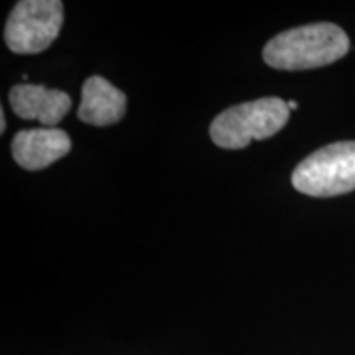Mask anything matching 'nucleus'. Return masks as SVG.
I'll return each mask as SVG.
<instances>
[{
	"label": "nucleus",
	"mask_w": 355,
	"mask_h": 355,
	"mask_svg": "<svg viewBox=\"0 0 355 355\" xmlns=\"http://www.w3.org/2000/svg\"><path fill=\"white\" fill-rule=\"evenodd\" d=\"M349 48V37L340 26L321 21L278 33L263 48V60L275 69H314L336 63Z\"/></svg>",
	"instance_id": "f257e3e1"
},
{
	"label": "nucleus",
	"mask_w": 355,
	"mask_h": 355,
	"mask_svg": "<svg viewBox=\"0 0 355 355\" xmlns=\"http://www.w3.org/2000/svg\"><path fill=\"white\" fill-rule=\"evenodd\" d=\"M291 110L279 97L243 102L220 112L212 121L209 133L217 146L241 150L252 140H265L286 125Z\"/></svg>",
	"instance_id": "f03ea898"
},
{
	"label": "nucleus",
	"mask_w": 355,
	"mask_h": 355,
	"mask_svg": "<svg viewBox=\"0 0 355 355\" xmlns=\"http://www.w3.org/2000/svg\"><path fill=\"white\" fill-rule=\"evenodd\" d=\"M296 191L314 198H331L355 189V141H336L316 150L295 168Z\"/></svg>",
	"instance_id": "7ed1b4c3"
},
{
	"label": "nucleus",
	"mask_w": 355,
	"mask_h": 355,
	"mask_svg": "<svg viewBox=\"0 0 355 355\" xmlns=\"http://www.w3.org/2000/svg\"><path fill=\"white\" fill-rule=\"evenodd\" d=\"M63 26V3L58 0H21L6 24L8 50L37 55L51 46Z\"/></svg>",
	"instance_id": "20e7f679"
},
{
	"label": "nucleus",
	"mask_w": 355,
	"mask_h": 355,
	"mask_svg": "<svg viewBox=\"0 0 355 355\" xmlns=\"http://www.w3.org/2000/svg\"><path fill=\"white\" fill-rule=\"evenodd\" d=\"M69 135L61 128H28L13 137L12 155L21 168L30 171L43 170L68 155Z\"/></svg>",
	"instance_id": "39448f33"
},
{
	"label": "nucleus",
	"mask_w": 355,
	"mask_h": 355,
	"mask_svg": "<svg viewBox=\"0 0 355 355\" xmlns=\"http://www.w3.org/2000/svg\"><path fill=\"white\" fill-rule=\"evenodd\" d=\"M13 112L25 121H38L48 128L63 121L71 109V97L60 89L42 84H19L8 96Z\"/></svg>",
	"instance_id": "423d86ee"
},
{
	"label": "nucleus",
	"mask_w": 355,
	"mask_h": 355,
	"mask_svg": "<svg viewBox=\"0 0 355 355\" xmlns=\"http://www.w3.org/2000/svg\"><path fill=\"white\" fill-rule=\"evenodd\" d=\"M127 96L102 76L86 79L78 117L96 127L114 125L125 115Z\"/></svg>",
	"instance_id": "0eeeda50"
},
{
	"label": "nucleus",
	"mask_w": 355,
	"mask_h": 355,
	"mask_svg": "<svg viewBox=\"0 0 355 355\" xmlns=\"http://www.w3.org/2000/svg\"><path fill=\"white\" fill-rule=\"evenodd\" d=\"M0 123H2V125H0V132L3 133V132H6V127H7L6 125V123H7L6 122V114H3V110H0Z\"/></svg>",
	"instance_id": "6e6552de"
},
{
	"label": "nucleus",
	"mask_w": 355,
	"mask_h": 355,
	"mask_svg": "<svg viewBox=\"0 0 355 355\" xmlns=\"http://www.w3.org/2000/svg\"><path fill=\"white\" fill-rule=\"evenodd\" d=\"M286 104H288V109H290V110H293V109H298V102H295V101H288Z\"/></svg>",
	"instance_id": "1a4fd4ad"
}]
</instances>
